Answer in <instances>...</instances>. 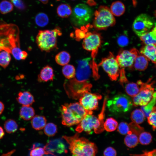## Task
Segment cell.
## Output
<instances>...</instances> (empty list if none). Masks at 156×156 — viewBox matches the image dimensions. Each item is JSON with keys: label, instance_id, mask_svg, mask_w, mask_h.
Here are the masks:
<instances>
[{"label": "cell", "instance_id": "obj_1", "mask_svg": "<svg viewBox=\"0 0 156 156\" xmlns=\"http://www.w3.org/2000/svg\"><path fill=\"white\" fill-rule=\"evenodd\" d=\"M5 51L12 54L16 60H20V31L13 23L0 20V52Z\"/></svg>", "mask_w": 156, "mask_h": 156}, {"label": "cell", "instance_id": "obj_2", "mask_svg": "<svg viewBox=\"0 0 156 156\" xmlns=\"http://www.w3.org/2000/svg\"><path fill=\"white\" fill-rule=\"evenodd\" d=\"M69 145L72 156H95L97 147L94 143L84 137H79L78 133L71 136H63Z\"/></svg>", "mask_w": 156, "mask_h": 156}, {"label": "cell", "instance_id": "obj_3", "mask_svg": "<svg viewBox=\"0 0 156 156\" xmlns=\"http://www.w3.org/2000/svg\"><path fill=\"white\" fill-rule=\"evenodd\" d=\"M61 112L62 123L68 127L79 124L87 114H93L92 111H87L78 102L65 104L62 105Z\"/></svg>", "mask_w": 156, "mask_h": 156}, {"label": "cell", "instance_id": "obj_4", "mask_svg": "<svg viewBox=\"0 0 156 156\" xmlns=\"http://www.w3.org/2000/svg\"><path fill=\"white\" fill-rule=\"evenodd\" d=\"M77 63L75 75L74 78L77 81L87 82L92 74L95 80L99 78L97 66L93 59L91 60L90 57H87L78 60Z\"/></svg>", "mask_w": 156, "mask_h": 156}, {"label": "cell", "instance_id": "obj_5", "mask_svg": "<svg viewBox=\"0 0 156 156\" xmlns=\"http://www.w3.org/2000/svg\"><path fill=\"white\" fill-rule=\"evenodd\" d=\"M62 34L59 27L39 31L36 37L37 45L41 51L49 52L57 46V37Z\"/></svg>", "mask_w": 156, "mask_h": 156}, {"label": "cell", "instance_id": "obj_6", "mask_svg": "<svg viewBox=\"0 0 156 156\" xmlns=\"http://www.w3.org/2000/svg\"><path fill=\"white\" fill-rule=\"evenodd\" d=\"M93 25L97 30L106 29L116 23V20L110 9L105 5H101L94 13Z\"/></svg>", "mask_w": 156, "mask_h": 156}, {"label": "cell", "instance_id": "obj_7", "mask_svg": "<svg viewBox=\"0 0 156 156\" xmlns=\"http://www.w3.org/2000/svg\"><path fill=\"white\" fill-rule=\"evenodd\" d=\"M133 105L132 100L127 95L120 94L114 96L107 101L109 111L115 114L123 113L130 110Z\"/></svg>", "mask_w": 156, "mask_h": 156}, {"label": "cell", "instance_id": "obj_8", "mask_svg": "<svg viewBox=\"0 0 156 156\" xmlns=\"http://www.w3.org/2000/svg\"><path fill=\"white\" fill-rule=\"evenodd\" d=\"M71 14L70 20L73 25L77 26H83L91 21L93 12L88 5L80 3L75 6Z\"/></svg>", "mask_w": 156, "mask_h": 156}, {"label": "cell", "instance_id": "obj_9", "mask_svg": "<svg viewBox=\"0 0 156 156\" xmlns=\"http://www.w3.org/2000/svg\"><path fill=\"white\" fill-rule=\"evenodd\" d=\"M92 87L91 84L88 82H80L74 78L66 81L64 85L68 96L74 99H79L84 93L90 92Z\"/></svg>", "mask_w": 156, "mask_h": 156}, {"label": "cell", "instance_id": "obj_10", "mask_svg": "<svg viewBox=\"0 0 156 156\" xmlns=\"http://www.w3.org/2000/svg\"><path fill=\"white\" fill-rule=\"evenodd\" d=\"M137 83L140 86V90L137 95L132 97L133 105L135 106H145L152 99L154 90L152 87L153 83H149L148 81L144 83L139 80Z\"/></svg>", "mask_w": 156, "mask_h": 156}, {"label": "cell", "instance_id": "obj_11", "mask_svg": "<svg viewBox=\"0 0 156 156\" xmlns=\"http://www.w3.org/2000/svg\"><path fill=\"white\" fill-rule=\"evenodd\" d=\"M98 66L102 67L112 81L117 80L120 74V67L116 57L112 52H109L107 57L102 58Z\"/></svg>", "mask_w": 156, "mask_h": 156}, {"label": "cell", "instance_id": "obj_12", "mask_svg": "<svg viewBox=\"0 0 156 156\" xmlns=\"http://www.w3.org/2000/svg\"><path fill=\"white\" fill-rule=\"evenodd\" d=\"M153 25V21L150 16L145 14H142L135 19L132 27L135 34L140 37L148 32Z\"/></svg>", "mask_w": 156, "mask_h": 156}, {"label": "cell", "instance_id": "obj_13", "mask_svg": "<svg viewBox=\"0 0 156 156\" xmlns=\"http://www.w3.org/2000/svg\"><path fill=\"white\" fill-rule=\"evenodd\" d=\"M101 43L102 38L99 34L95 31L87 32L83 40L82 46L86 50L91 52V56L94 60Z\"/></svg>", "mask_w": 156, "mask_h": 156}, {"label": "cell", "instance_id": "obj_14", "mask_svg": "<svg viewBox=\"0 0 156 156\" xmlns=\"http://www.w3.org/2000/svg\"><path fill=\"white\" fill-rule=\"evenodd\" d=\"M140 53L135 48L129 50L120 51L116 57L120 68H133V65L137 56Z\"/></svg>", "mask_w": 156, "mask_h": 156}, {"label": "cell", "instance_id": "obj_15", "mask_svg": "<svg viewBox=\"0 0 156 156\" xmlns=\"http://www.w3.org/2000/svg\"><path fill=\"white\" fill-rule=\"evenodd\" d=\"M99 127L97 118L92 114H87L79 123L75 130L78 133L83 131L88 134L92 133V130L94 132Z\"/></svg>", "mask_w": 156, "mask_h": 156}, {"label": "cell", "instance_id": "obj_16", "mask_svg": "<svg viewBox=\"0 0 156 156\" xmlns=\"http://www.w3.org/2000/svg\"><path fill=\"white\" fill-rule=\"evenodd\" d=\"M102 98L101 95L98 93L88 92L83 94L79 98V103L87 111H92L98 109V101Z\"/></svg>", "mask_w": 156, "mask_h": 156}, {"label": "cell", "instance_id": "obj_17", "mask_svg": "<svg viewBox=\"0 0 156 156\" xmlns=\"http://www.w3.org/2000/svg\"><path fill=\"white\" fill-rule=\"evenodd\" d=\"M49 154L59 156L67 152L66 147L64 142L60 139H56L49 141L44 146Z\"/></svg>", "mask_w": 156, "mask_h": 156}, {"label": "cell", "instance_id": "obj_18", "mask_svg": "<svg viewBox=\"0 0 156 156\" xmlns=\"http://www.w3.org/2000/svg\"><path fill=\"white\" fill-rule=\"evenodd\" d=\"M140 53L156 66V44L146 45L140 49Z\"/></svg>", "mask_w": 156, "mask_h": 156}, {"label": "cell", "instance_id": "obj_19", "mask_svg": "<svg viewBox=\"0 0 156 156\" xmlns=\"http://www.w3.org/2000/svg\"><path fill=\"white\" fill-rule=\"evenodd\" d=\"M16 100L23 106H30L35 102L33 95L30 92L27 91L19 92Z\"/></svg>", "mask_w": 156, "mask_h": 156}, {"label": "cell", "instance_id": "obj_20", "mask_svg": "<svg viewBox=\"0 0 156 156\" xmlns=\"http://www.w3.org/2000/svg\"><path fill=\"white\" fill-rule=\"evenodd\" d=\"M54 77V74L53 68L50 66L47 65L41 70L38 76V80L39 82L52 81Z\"/></svg>", "mask_w": 156, "mask_h": 156}, {"label": "cell", "instance_id": "obj_21", "mask_svg": "<svg viewBox=\"0 0 156 156\" xmlns=\"http://www.w3.org/2000/svg\"><path fill=\"white\" fill-rule=\"evenodd\" d=\"M149 60L145 56L140 53L135 59L133 67L136 70L143 71L147 67Z\"/></svg>", "mask_w": 156, "mask_h": 156}, {"label": "cell", "instance_id": "obj_22", "mask_svg": "<svg viewBox=\"0 0 156 156\" xmlns=\"http://www.w3.org/2000/svg\"><path fill=\"white\" fill-rule=\"evenodd\" d=\"M46 118L42 116L36 115L32 118L31 123L32 127L36 130L43 129L47 123Z\"/></svg>", "mask_w": 156, "mask_h": 156}, {"label": "cell", "instance_id": "obj_23", "mask_svg": "<svg viewBox=\"0 0 156 156\" xmlns=\"http://www.w3.org/2000/svg\"><path fill=\"white\" fill-rule=\"evenodd\" d=\"M140 37L141 40L146 45L156 44V25L152 31Z\"/></svg>", "mask_w": 156, "mask_h": 156}, {"label": "cell", "instance_id": "obj_24", "mask_svg": "<svg viewBox=\"0 0 156 156\" xmlns=\"http://www.w3.org/2000/svg\"><path fill=\"white\" fill-rule=\"evenodd\" d=\"M125 7L121 1H117L113 2L111 4L110 10L114 16H119L122 15L125 11Z\"/></svg>", "mask_w": 156, "mask_h": 156}, {"label": "cell", "instance_id": "obj_25", "mask_svg": "<svg viewBox=\"0 0 156 156\" xmlns=\"http://www.w3.org/2000/svg\"><path fill=\"white\" fill-rule=\"evenodd\" d=\"M35 113L34 109L30 106H23L19 111L21 118L25 120L32 119L34 116Z\"/></svg>", "mask_w": 156, "mask_h": 156}, {"label": "cell", "instance_id": "obj_26", "mask_svg": "<svg viewBox=\"0 0 156 156\" xmlns=\"http://www.w3.org/2000/svg\"><path fill=\"white\" fill-rule=\"evenodd\" d=\"M107 96L105 97L103 104V107L101 110L98 115L97 119L99 123V127L96 131L95 132L96 134H99L103 132L104 130L103 125L104 123V119L105 116V111L106 106V103Z\"/></svg>", "mask_w": 156, "mask_h": 156}, {"label": "cell", "instance_id": "obj_27", "mask_svg": "<svg viewBox=\"0 0 156 156\" xmlns=\"http://www.w3.org/2000/svg\"><path fill=\"white\" fill-rule=\"evenodd\" d=\"M138 136L129 131L124 139L125 144L130 148L135 147L138 143Z\"/></svg>", "mask_w": 156, "mask_h": 156}, {"label": "cell", "instance_id": "obj_28", "mask_svg": "<svg viewBox=\"0 0 156 156\" xmlns=\"http://www.w3.org/2000/svg\"><path fill=\"white\" fill-rule=\"evenodd\" d=\"M70 58L69 54L66 51H63L60 52L56 55L55 60L59 65L64 66L69 63Z\"/></svg>", "mask_w": 156, "mask_h": 156}, {"label": "cell", "instance_id": "obj_29", "mask_svg": "<svg viewBox=\"0 0 156 156\" xmlns=\"http://www.w3.org/2000/svg\"><path fill=\"white\" fill-rule=\"evenodd\" d=\"M125 91L127 94L131 97L137 95L140 90V86L133 82H128L125 86Z\"/></svg>", "mask_w": 156, "mask_h": 156}, {"label": "cell", "instance_id": "obj_30", "mask_svg": "<svg viewBox=\"0 0 156 156\" xmlns=\"http://www.w3.org/2000/svg\"><path fill=\"white\" fill-rule=\"evenodd\" d=\"M57 12L58 16L63 18L68 17L72 12L70 6L65 3L60 5L57 8Z\"/></svg>", "mask_w": 156, "mask_h": 156}, {"label": "cell", "instance_id": "obj_31", "mask_svg": "<svg viewBox=\"0 0 156 156\" xmlns=\"http://www.w3.org/2000/svg\"><path fill=\"white\" fill-rule=\"evenodd\" d=\"M130 118L133 122L138 124H140L144 121L145 116L141 109H136L131 113Z\"/></svg>", "mask_w": 156, "mask_h": 156}, {"label": "cell", "instance_id": "obj_32", "mask_svg": "<svg viewBox=\"0 0 156 156\" xmlns=\"http://www.w3.org/2000/svg\"><path fill=\"white\" fill-rule=\"evenodd\" d=\"M45 154H49L46 150L44 146L40 144H34L30 153V156H43Z\"/></svg>", "mask_w": 156, "mask_h": 156}, {"label": "cell", "instance_id": "obj_33", "mask_svg": "<svg viewBox=\"0 0 156 156\" xmlns=\"http://www.w3.org/2000/svg\"><path fill=\"white\" fill-rule=\"evenodd\" d=\"M62 73L66 78L68 79H71L74 78L75 76V69L73 65L67 64L63 67Z\"/></svg>", "mask_w": 156, "mask_h": 156}, {"label": "cell", "instance_id": "obj_34", "mask_svg": "<svg viewBox=\"0 0 156 156\" xmlns=\"http://www.w3.org/2000/svg\"><path fill=\"white\" fill-rule=\"evenodd\" d=\"M4 127L7 133H12L17 130L18 125L15 120L12 119H8L4 122Z\"/></svg>", "mask_w": 156, "mask_h": 156}, {"label": "cell", "instance_id": "obj_35", "mask_svg": "<svg viewBox=\"0 0 156 156\" xmlns=\"http://www.w3.org/2000/svg\"><path fill=\"white\" fill-rule=\"evenodd\" d=\"M118 126V122L112 118H107L103 125L104 129L108 132H112L115 131L116 129Z\"/></svg>", "mask_w": 156, "mask_h": 156}, {"label": "cell", "instance_id": "obj_36", "mask_svg": "<svg viewBox=\"0 0 156 156\" xmlns=\"http://www.w3.org/2000/svg\"><path fill=\"white\" fill-rule=\"evenodd\" d=\"M11 60L10 53L6 51L0 52V66L5 68L9 65Z\"/></svg>", "mask_w": 156, "mask_h": 156}, {"label": "cell", "instance_id": "obj_37", "mask_svg": "<svg viewBox=\"0 0 156 156\" xmlns=\"http://www.w3.org/2000/svg\"><path fill=\"white\" fill-rule=\"evenodd\" d=\"M13 5L11 2L3 0L0 2V13L6 14L12 12L13 10Z\"/></svg>", "mask_w": 156, "mask_h": 156}, {"label": "cell", "instance_id": "obj_38", "mask_svg": "<svg viewBox=\"0 0 156 156\" xmlns=\"http://www.w3.org/2000/svg\"><path fill=\"white\" fill-rule=\"evenodd\" d=\"M35 21L38 26L43 27L46 25L49 22V18L45 14L40 12L38 14L35 18Z\"/></svg>", "mask_w": 156, "mask_h": 156}, {"label": "cell", "instance_id": "obj_39", "mask_svg": "<svg viewBox=\"0 0 156 156\" xmlns=\"http://www.w3.org/2000/svg\"><path fill=\"white\" fill-rule=\"evenodd\" d=\"M138 136L139 141L142 145H148L152 141V136L149 132L143 131Z\"/></svg>", "mask_w": 156, "mask_h": 156}, {"label": "cell", "instance_id": "obj_40", "mask_svg": "<svg viewBox=\"0 0 156 156\" xmlns=\"http://www.w3.org/2000/svg\"><path fill=\"white\" fill-rule=\"evenodd\" d=\"M44 131V133L47 136H53L57 132V126L53 123H49L46 125Z\"/></svg>", "mask_w": 156, "mask_h": 156}, {"label": "cell", "instance_id": "obj_41", "mask_svg": "<svg viewBox=\"0 0 156 156\" xmlns=\"http://www.w3.org/2000/svg\"><path fill=\"white\" fill-rule=\"evenodd\" d=\"M156 103V99L153 97L147 104L141 107V109L143 112L145 116L147 117L148 116Z\"/></svg>", "mask_w": 156, "mask_h": 156}, {"label": "cell", "instance_id": "obj_42", "mask_svg": "<svg viewBox=\"0 0 156 156\" xmlns=\"http://www.w3.org/2000/svg\"><path fill=\"white\" fill-rule=\"evenodd\" d=\"M148 124L152 126L153 129H156V106H154L151 113L147 117Z\"/></svg>", "mask_w": 156, "mask_h": 156}, {"label": "cell", "instance_id": "obj_43", "mask_svg": "<svg viewBox=\"0 0 156 156\" xmlns=\"http://www.w3.org/2000/svg\"><path fill=\"white\" fill-rule=\"evenodd\" d=\"M130 131L138 135L142 132L144 131V128L138 124L133 122L129 124Z\"/></svg>", "mask_w": 156, "mask_h": 156}, {"label": "cell", "instance_id": "obj_44", "mask_svg": "<svg viewBox=\"0 0 156 156\" xmlns=\"http://www.w3.org/2000/svg\"><path fill=\"white\" fill-rule=\"evenodd\" d=\"M129 131V124L126 122H122L118 127L117 131L121 134H127Z\"/></svg>", "mask_w": 156, "mask_h": 156}, {"label": "cell", "instance_id": "obj_45", "mask_svg": "<svg viewBox=\"0 0 156 156\" xmlns=\"http://www.w3.org/2000/svg\"><path fill=\"white\" fill-rule=\"evenodd\" d=\"M117 42L119 46L124 47L127 46L128 44L129 40L128 37L126 35L122 34L118 37Z\"/></svg>", "mask_w": 156, "mask_h": 156}, {"label": "cell", "instance_id": "obj_46", "mask_svg": "<svg viewBox=\"0 0 156 156\" xmlns=\"http://www.w3.org/2000/svg\"><path fill=\"white\" fill-rule=\"evenodd\" d=\"M11 2L18 9L23 10L25 9L26 6L22 0H10Z\"/></svg>", "mask_w": 156, "mask_h": 156}, {"label": "cell", "instance_id": "obj_47", "mask_svg": "<svg viewBox=\"0 0 156 156\" xmlns=\"http://www.w3.org/2000/svg\"><path fill=\"white\" fill-rule=\"evenodd\" d=\"M116 155L115 149L110 146L106 148L103 152L104 156H116Z\"/></svg>", "mask_w": 156, "mask_h": 156}, {"label": "cell", "instance_id": "obj_48", "mask_svg": "<svg viewBox=\"0 0 156 156\" xmlns=\"http://www.w3.org/2000/svg\"><path fill=\"white\" fill-rule=\"evenodd\" d=\"M87 32L85 30L78 29H76L75 31V38L77 41L80 40L81 39L84 38L85 37Z\"/></svg>", "mask_w": 156, "mask_h": 156}, {"label": "cell", "instance_id": "obj_49", "mask_svg": "<svg viewBox=\"0 0 156 156\" xmlns=\"http://www.w3.org/2000/svg\"><path fill=\"white\" fill-rule=\"evenodd\" d=\"M120 79L119 81L120 84L123 86L125 83H127L129 82L126 77L124 68H121V70H120Z\"/></svg>", "mask_w": 156, "mask_h": 156}, {"label": "cell", "instance_id": "obj_50", "mask_svg": "<svg viewBox=\"0 0 156 156\" xmlns=\"http://www.w3.org/2000/svg\"><path fill=\"white\" fill-rule=\"evenodd\" d=\"M136 156H156V149L151 151H145L141 155H134Z\"/></svg>", "mask_w": 156, "mask_h": 156}, {"label": "cell", "instance_id": "obj_51", "mask_svg": "<svg viewBox=\"0 0 156 156\" xmlns=\"http://www.w3.org/2000/svg\"><path fill=\"white\" fill-rule=\"evenodd\" d=\"M27 55L28 54L26 52L22 51L20 54V60H25L27 57Z\"/></svg>", "mask_w": 156, "mask_h": 156}, {"label": "cell", "instance_id": "obj_52", "mask_svg": "<svg viewBox=\"0 0 156 156\" xmlns=\"http://www.w3.org/2000/svg\"><path fill=\"white\" fill-rule=\"evenodd\" d=\"M87 2L88 4L90 6L95 5L96 4L94 0H87Z\"/></svg>", "mask_w": 156, "mask_h": 156}, {"label": "cell", "instance_id": "obj_53", "mask_svg": "<svg viewBox=\"0 0 156 156\" xmlns=\"http://www.w3.org/2000/svg\"><path fill=\"white\" fill-rule=\"evenodd\" d=\"M4 109V105L3 103L0 101V115L2 114Z\"/></svg>", "mask_w": 156, "mask_h": 156}, {"label": "cell", "instance_id": "obj_54", "mask_svg": "<svg viewBox=\"0 0 156 156\" xmlns=\"http://www.w3.org/2000/svg\"><path fill=\"white\" fill-rule=\"evenodd\" d=\"M5 133L3 129L0 126V139L3 137Z\"/></svg>", "mask_w": 156, "mask_h": 156}, {"label": "cell", "instance_id": "obj_55", "mask_svg": "<svg viewBox=\"0 0 156 156\" xmlns=\"http://www.w3.org/2000/svg\"><path fill=\"white\" fill-rule=\"evenodd\" d=\"M38 0L40 1L42 3L44 4H46L47 3L48 1V0Z\"/></svg>", "mask_w": 156, "mask_h": 156}, {"label": "cell", "instance_id": "obj_56", "mask_svg": "<svg viewBox=\"0 0 156 156\" xmlns=\"http://www.w3.org/2000/svg\"><path fill=\"white\" fill-rule=\"evenodd\" d=\"M152 97L155 98L156 99V91L153 92L152 94Z\"/></svg>", "mask_w": 156, "mask_h": 156}, {"label": "cell", "instance_id": "obj_57", "mask_svg": "<svg viewBox=\"0 0 156 156\" xmlns=\"http://www.w3.org/2000/svg\"><path fill=\"white\" fill-rule=\"evenodd\" d=\"M57 1H60V0H56Z\"/></svg>", "mask_w": 156, "mask_h": 156}, {"label": "cell", "instance_id": "obj_58", "mask_svg": "<svg viewBox=\"0 0 156 156\" xmlns=\"http://www.w3.org/2000/svg\"></svg>", "mask_w": 156, "mask_h": 156}]
</instances>
